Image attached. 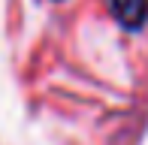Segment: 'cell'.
I'll return each instance as SVG.
<instances>
[{
    "label": "cell",
    "instance_id": "cell-1",
    "mask_svg": "<svg viewBox=\"0 0 148 145\" xmlns=\"http://www.w3.org/2000/svg\"><path fill=\"white\" fill-rule=\"evenodd\" d=\"M109 6L115 12V18L130 30L142 27V21L148 15V0H109Z\"/></svg>",
    "mask_w": 148,
    "mask_h": 145
}]
</instances>
